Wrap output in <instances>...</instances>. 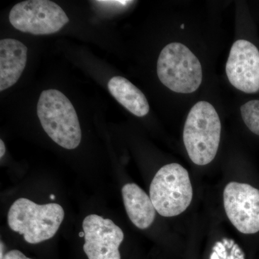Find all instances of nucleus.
<instances>
[{"instance_id": "15", "label": "nucleus", "mask_w": 259, "mask_h": 259, "mask_svg": "<svg viewBox=\"0 0 259 259\" xmlns=\"http://www.w3.org/2000/svg\"><path fill=\"white\" fill-rule=\"evenodd\" d=\"M97 3H100V5H108L110 7H116V8H119V7H125L126 5H128L131 3H134L133 1H97Z\"/></svg>"}, {"instance_id": "16", "label": "nucleus", "mask_w": 259, "mask_h": 259, "mask_svg": "<svg viewBox=\"0 0 259 259\" xmlns=\"http://www.w3.org/2000/svg\"><path fill=\"white\" fill-rule=\"evenodd\" d=\"M5 151H6V148H5L4 142L3 140H0V157L1 158L4 156Z\"/></svg>"}, {"instance_id": "12", "label": "nucleus", "mask_w": 259, "mask_h": 259, "mask_svg": "<svg viewBox=\"0 0 259 259\" xmlns=\"http://www.w3.org/2000/svg\"><path fill=\"white\" fill-rule=\"evenodd\" d=\"M109 91L119 103L137 117H144L150 110L144 93L125 78L114 76L107 84Z\"/></svg>"}, {"instance_id": "1", "label": "nucleus", "mask_w": 259, "mask_h": 259, "mask_svg": "<svg viewBox=\"0 0 259 259\" xmlns=\"http://www.w3.org/2000/svg\"><path fill=\"white\" fill-rule=\"evenodd\" d=\"M221 122L214 107L200 101L191 109L184 127L183 140L190 159L204 166L217 154L221 136Z\"/></svg>"}, {"instance_id": "13", "label": "nucleus", "mask_w": 259, "mask_h": 259, "mask_svg": "<svg viewBox=\"0 0 259 259\" xmlns=\"http://www.w3.org/2000/svg\"><path fill=\"white\" fill-rule=\"evenodd\" d=\"M241 114L245 125L259 136V100H251L242 105Z\"/></svg>"}, {"instance_id": "9", "label": "nucleus", "mask_w": 259, "mask_h": 259, "mask_svg": "<svg viewBox=\"0 0 259 259\" xmlns=\"http://www.w3.org/2000/svg\"><path fill=\"white\" fill-rule=\"evenodd\" d=\"M226 74L237 90L245 93L259 90V51L252 42L238 40L232 46L226 64Z\"/></svg>"}, {"instance_id": "18", "label": "nucleus", "mask_w": 259, "mask_h": 259, "mask_svg": "<svg viewBox=\"0 0 259 259\" xmlns=\"http://www.w3.org/2000/svg\"><path fill=\"white\" fill-rule=\"evenodd\" d=\"M79 236V237H81V238H83V237H84L85 234H84V233H83V231L80 232Z\"/></svg>"}, {"instance_id": "6", "label": "nucleus", "mask_w": 259, "mask_h": 259, "mask_svg": "<svg viewBox=\"0 0 259 259\" xmlns=\"http://www.w3.org/2000/svg\"><path fill=\"white\" fill-rule=\"evenodd\" d=\"M9 20L17 30L33 35L55 33L69 22L62 8L49 0L18 3L10 10Z\"/></svg>"}, {"instance_id": "14", "label": "nucleus", "mask_w": 259, "mask_h": 259, "mask_svg": "<svg viewBox=\"0 0 259 259\" xmlns=\"http://www.w3.org/2000/svg\"><path fill=\"white\" fill-rule=\"evenodd\" d=\"M3 259H32L25 256L21 251L18 250H12L5 255Z\"/></svg>"}, {"instance_id": "2", "label": "nucleus", "mask_w": 259, "mask_h": 259, "mask_svg": "<svg viewBox=\"0 0 259 259\" xmlns=\"http://www.w3.org/2000/svg\"><path fill=\"white\" fill-rule=\"evenodd\" d=\"M37 113L42 128L61 147L72 150L79 146L81 130L71 101L59 90L42 92Z\"/></svg>"}, {"instance_id": "3", "label": "nucleus", "mask_w": 259, "mask_h": 259, "mask_svg": "<svg viewBox=\"0 0 259 259\" xmlns=\"http://www.w3.org/2000/svg\"><path fill=\"white\" fill-rule=\"evenodd\" d=\"M64 218V210L60 204H37L20 198L10 207L8 223L13 231L23 235L25 241L37 244L55 236Z\"/></svg>"}, {"instance_id": "8", "label": "nucleus", "mask_w": 259, "mask_h": 259, "mask_svg": "<svg viewBox=\"0 0 259 259\" xmlns=\"http://www.w3.org/2000/svg\"><path fill=\"white\" fill-rule=\"evenodd\" d=\"M84 244L88 259H121L119 247L124 240L120 227L110 219L90 214L83 220Z\"/></svg>"}, {"instance_id": "11", "label": "nucleus", "mask_w": 259, "mask_h": 259, "mask_svg": "<svg viewBox=\"0 0 259 259\" xmlns=\"http://www.w3.org/2000/svg\"><path fill=\"white\" fill-rule=\"evenodd\" d=\"M122 195L126 212L131 222L139 229L149 228L154 221L156 212L149 196L134 183L124 185Z\"/></svg>"}, {"instance_id": "5", "label": "nucleus", "mask_w": 259, "mask_h": 259, "mask_svg": "<svg viewBox=\"0 0 259 259\" xmlns=\"http://www.w3.org/2000/svg\"><path fill=\"white\" fill-rule=\"evenodd\" d=\"M157 74L163 85L177 93H194L202 81L199 59L180 42H171L163 48L158 59Z\"/></svg>"}, {"instance_id": "17", "label": "nucleus", "mask_w": 259, "mask_h": 259, "mask_svg": "<svg viewBox=\"0 0 259 259\" xmlns=\"http://www.w3.org/2000/svg\"><path fill=\"white\" fill-rule=\"evenodd\" d=\"M3 253H4V243H3V241H1V251H0V259L4 258Z\"/></svg>"}, {"instance_id": "7", "label": "nucleus", "mask_w": 259, "mask_h": 259, "mask_svg": "<svg viewBox=\"0 0 259 259\" xmlns=\"http://www.w3.org/2000/svg\"><path fill=\"white\" fill-rule=\"evenodd\" d=\"M223 203L232 224L243 234L259 231V190L245 183L231 182L225 187Z\"/></svg>"}, {"instance_id": "19", "label": "nucleus", "mask_w": 259, "mask_h": 259, "mask_svg": "<svg viewBox=\"0 0 259 259\" xmlns=\"http://www.w3.org/2000/svg\"><path fill=\"white\" fill-rule=\"evenodd\" d=\"M50 198H51V199H55V198H56V196H55V195H54V194H51Z\"/></svg>"}, {"instance_id": "4", "label": "nucleus", "mask_w": 259, "mask_h": 259, "mask_svg": "<svg viewBox=\"0 0 259 259\" xmlns=\"http://www.w3.org/2000/svg\"><path fill=\"white\" fill-rule=\"evenodd\" d=\"M149 193L156 212L163 217L182 214L193 198L188 171L179 163L165 165L153 177Z\"/></svg>"}, {"instance_id": "10", "label": "nucleus", "mask_w": 259, "mask_h": 259, "mask_svg": "<svg viewBox=\"0 0 259 259\" xmlns=\"http://www.w3.org/2000/svg\"><path fill=\"white\" fill-rule=\"evenodd\" d=\"M28 49L18 40L0 41V91L11 88L23 74L27 63Z\"/></svg>"}]
</instances>
